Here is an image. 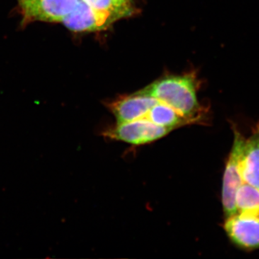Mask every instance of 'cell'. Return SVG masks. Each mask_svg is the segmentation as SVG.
Listing matches in <instances>:
<instances>
[{
	"label": "cell",
	"instance_id": "5",
	"mask_svg": "<svg viewBox=\"0 0 259 259\" xmlns=\"http://www.w3.org/2000/svg\"><path fill=\"white\" fill-rule=\"evenodd\" d=\"M224 228L237 246L246 250L259 248V218L236 213L226 218Z\"/></svg>",
	"mask_w": 259,
	"mask_h": 259
},
{
	"label": "cell",
	"instance_id": "9",
	"mask_svg": "<svg viewBox=\"0 0 259 259\" xmlns=\"http://www.w3.org/2000/svg\"><path fill=\"white\" fill-rule=\"evenodd\" d=\"M144 118L151 121L155 125L167 127L172 131L182 126L191 125L190 120H187L185 116L171 107L159 101L150 109Z\"/></svg>",
	"mask_w": 259,
	"mask_h": 259
},
{
	"label": "cell",
	"instance_id": "10",
	"mask_svg": "<svg viewBox=\"0 0 259 259\" xmlns=\"http://www.w3.org/2000/svg\"><path fill=\"white\" fill-rule=\"evenodd\" d=\"M237 213L259 218V189L243 182L236 194Z\"/></svg>",
	"mask_w": 259,
	"mask_h": 259
},
{
	"label": "cell",
	"instance_id": "11",
	"mask_svg": "<svg viewBox=\"0 0 259 259\" xmlns=\"http://www.w3.org/2000/svg\"><path fill=\"white\" fill-rule=\"evenodd\" d=\"M92 8L111 15L116 20L134 13L130 0H83Z\"/></svg>",
	"mask_w": 259,
	"mask_h": 259
},
{
	"label": "cell",
	"instance_id": "3",
	"mask_svg": "<svg viewBox=\"0 0 259 259\" xmlns=\"http://www.w3.org/2000/svg\"><path fill=\"white\" fill-rule=\"evenodd\" d=\"M172 130L155 125L147 119L141 118L130 122L116 123L104 132L110 139L122 141L128 144L145 145L162 139Z\"/></svg>",
	"mask_w": 259,
	"mask_h": 259
},
{
	"label": "cell",
	"instance_id": "1",
	"mask_svg": "<svg viewBox=\"0 0 259 259\" xmlns=\"http://www.w3.org/2000/svg\"><path fill=\"white\" fill-rule=\"evenodd\" d=\"M199 86L195 75L169 76L155 81L142 90L162 103L185 116L191 124L207 120V110L197 98Z\"/></svg>",
	"mask_w": 259,
	"mask_h": 259
},
{
	"label": "cell",
	"instance_id": "6",
	"mask_svg": "<svg viewBox=\"0 0 259 259\" xmlns=\"http://www.w3.org/2000/svg\"><path fill=\"white\" fill-rule=\"evenodd\" d=\"M116 21L110 14L92 8L79 0L74 10L63 20L65 26L76 32L103 30Z\"/></svg>",
	"mask_w": 259,
	"mask_h": 259
},
{
	"label": "cell",
	"instance_id": "7",
	"mask_svg": "<svg viewBox=\"0 0 259 259\" xmlns=\"http://www.w3.org/2000/svg\"><path fill=\"white\" fill-rule=\"evenodd\" d=\"M158 102L154 97L141 90L120 97L109 105L117 123L144 118L150 109Z\"/></svg>",
	"mask_w": 259,
	"mask_h": 259
},
{
	"label": "cell",
	"instance_id": "8",
	"mask_svg": "<svg viewBox=\"0 0 259 259\" xmlns=\"http://www.w3.org/2000/svg\"><path fill=\"white\" fill-rule=\"evenodd\" d=\"M243 182L259 189V121L245 139L241 160Z\"/></svg>",
	"mask_w": 259,
	"mask_h": 259
},
{
	"label": "cell",
	"instance_id": "2",
	"mask_svg": "<svg viewBox=\"0 0 259 259\" xmlns=\"http://www.w3.org/2000/svg\"><path fill=\"white\" fill-rule=\"evenodd\" d=\"M233 127L234 139L227 160L223 180L222 203L226 218L237 213L235 199L237 191L243 183L241 160L245 139L236 126Z\"/></svg>",
	"mask_w": 259,
	"mask_h": 259
},
{
	"label": "cell",
	"instance_id": "4",
	"mask_svg": "<svg viewBox=\"0 0 259 259\" xmlns=\"http://www.w3.org/2000/svg\"><path fill=\"white\" fill-rule=\"evenodd\" d=\"M79 0H20L24 18L28 21L62 22Z\"/></svg>",
	"mask_w": 259,
	"mask_h": 259
}]
</instances>
